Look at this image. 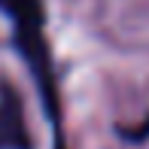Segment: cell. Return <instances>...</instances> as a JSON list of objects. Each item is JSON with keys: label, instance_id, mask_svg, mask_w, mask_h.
I'll use <instances>...</instances> for the list:
<instances>
[{"label": "cell", "instance_id": "cell-2", "mask_svg": "<svg viewBox=\"0 0 149 149\" xmlns=\"http://www.w3.org/2000/svg\"><path fill=\"white\" fill-rule=\"evenodd\" d=\"M0 149H31V140L22 125V107L12 91L0 100Z\"/></svg>", "mask_w": 149, "mask_h": 149}, {"label": "cell", "instance_id": "cell-1", "mask_svg": "<svg viewBox=\"0 0 149 149\" xmlns=\"http://www.w3.org/2000/svg\"><path fill=\"white\" fill-rule=\"evenodd\" d=\"M0 12H6L12 18L18 49H22L28 67L37 76L49 113L58 122V94H55L52 61H49V49H46V37H43V6H40V0H0Z\"/></svg>", "mask_w": 149, "mask_h": 149}]
</instances>
